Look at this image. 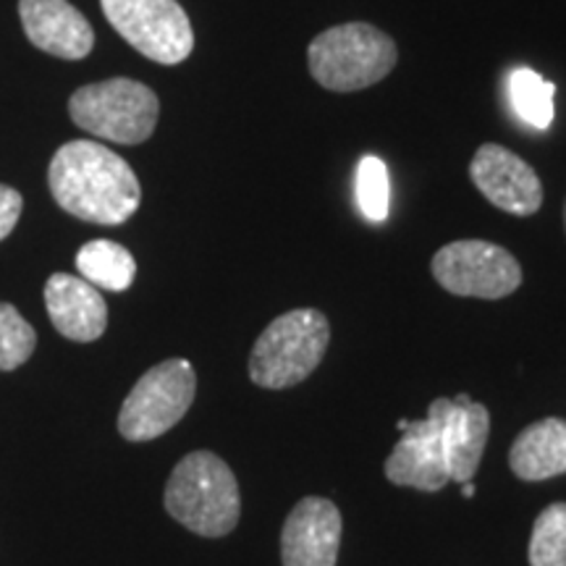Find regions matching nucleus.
<instances>
[{"label":"nucleus","mask_w":566,"mask_h":566,"mask_svg":"<svg viewBox=\"0 0 566 566\" xmlns=\"http://www.w3.org/2000/svg\"><path fill=\"white\" fill-rule=\"evenodd\" d=\"M331 342V325L321 310H292L268 325L250 354L254 386L281 391L292 388L317 370Z\"/></svg>","instance_id":"nucleus-4"},{"label":"nucleus","mask_w":566,"mask_h":566,"mask_svg":"<svg viewBox=\"0 0 566 566\" xmlns=\"http://www.w3.org/2000/svg\"><path fill=\"white\" fill-rule=\"evenodd\" d=\"M509 467L520 480L541 483L566 472V420L546 417L527 424L509 449Z\"/></svg>","instance_id":"nucleus-15"},{"label":"nucleus","mask_w":566,"mask_h":566,"mask_svg":"<svg viewBox=\"0 0 566 566\" xmlns=\"http://www.w3.org/2000/svg\"><path fill=\"white\" fill-rule=\"evenodd\" d=\"M441 420V441L449 480L454 483H472L491 433V415L483 405L472 401L470 396L457 399H436L433 405Z\"/></svg>","instance_id":"nucleus-12"},{"label":"nucleus","mask_w":566,"mask_h":566,"mask_svg":"<svg viewBox=\"0 0 566 566\" xmlns=\"http://www.w3.org/2000/svg\"><path fill=\"white\" fill-rule=\"evenodd\" d=\"M470 179L488 202L512 216H535L543 205V184L535 168L495 142L480 145L470 163Z\"/></svg>","instance_id":"nucleus-9"},{"label":"nucleus","mask_w":566,"mask_h":566,"mask_svg":"<svg viewBox=\"0 0 566 566\" xmlns=\"http://www.w3.org/2000/svg\"><path fill=\"white\" fill-rule=\"evenodd\" d=\"M530 566H566V504H551L535 520L527 548Z\"/></svg>","instance_id":"nucleus-18"},{"label":"nucleus","mask_w":566,"mask_h":566,"mask_svg":"<svg viewBox=\"0 0 566 566\" xmlns=\"http://www.w3.org/2000/svg\"><path fill=\"white\" fill-rule=\"evenodd\" d=\"M21 210H24V200H21V195L13 187L0 184V242L17 229Z\"/></svg>","instance_id":"nucleus-21"},{"label":"nucleus","mask_w":566,"mask_h":566,"mask_svg":"<svg viewBox=\"0 0 566 566\" xmlns=\"http://www.w3.org/2000/svg\"><path fill=\"white\" fill-rule=\"evenodd\" d=\"M69 116L97 139L113 145H142L158 126L160 103L147 84L116 76L76 90L69 101Z\"/></svg>","instance_id":"nucleus-5"},{"label":"nucleus","mask_w":566,"mask_h":566,"mask_svg":"<svg viewBox=\"0 0 566 566\" xmlns=\"http://www.w3.org/2000/svg\"><path fill=\"white\" fill-rule=\"evenodd\" d=\"M399 51L396 42L367 21L331 27L307 48L313 80L331 92H357L384 82L391 74Z\"/></svg>","instance_id":"nucleus-3"},{"label":"nucleus","mask_w":566,"mask_h":566,"mask_svg":"<svg viewBox=\"0 0 566 566\" xmlns=\"http://www.w3.org/2000/svg\"><path fill=\"white\" fill-rule=\"evenodd\" d=\"M401 438L386 459V478L394 485L415 488L422 493H436L451 483L446 470L441 420L436 409H428L424 420H401Z\"/></svg>","instance_id":"nucleus-10"},{"label":"nucleus","mask_w":566,"mask_h":566,"mask_svg":"<svg viewBox=\"0 0 566 566\" xmlns=\"http://www.w3.org/2000/svg\"><path fill=\"white\" fill-rule=\"evenodd\" d=\"M344 522L334 501L302 499L281 533L283 566H336Z\"/></svg>","instance_id":"nucleus-11"},{"label":"nucleus","mask_w":566,"mask_h":566,"mask_svg":"<svg viewBox=\"0 0 566 566\" xmlns=\"http://www.w3.org/2000/svg\"><path fill=\"white\" fill-rule=\"evenodd\" d=\"M19 17L32 45L55 59L82 61L95 48L92 24L69 0H19Z\"/></svg>","instance_id":"nucleus-13"},{"label":"nucleus","mask_w":566,"mask_h":566,"mask_svg":"<svg viewBox=\"0 0 566 566\" xmlns=\"http://www.w3.org/2000/svg\"><path fill=\"white\" fill-rule=\"evenodd\" d=\"M45 304L55 331L71 342H97L108 328L103 294L80 275L53 273L45 283Z\"/></svg>","instance_id":"nucleus-14"},{"label":"nucleus","mask_w":566,"mask_h":566,"mask_svg":"<svg viewBox=\"0 0 566 566\" xmlns=\"http://www.w3.org/2000/svg\"><path fill=\"white\" fill-rule=\"evenodd\" d=\"M433 275L449 294L504 300L522 286V265L504 247L483 239H462L433 254Z\"/></svg>","instance_id":"nucleus-8"},{"label":"nucleus","mask_w":566,"mask_h":566,"mask_svg":"<svg viewBox=\"0 0 566 566\" xmlns=\"http://www.w3.org/2000/svg\"><path fill=\"white\" fill-rule=\"evenodd\" d=\"M166 509L197 535H229L242 514V495L231 467L210 451L184 457L168 478Z\"/></svg>","instance_id":"nucleus-2"},{"label":"nucleus","mask_w":566,"mask_h":566,"mask_svg":"<svg viewBox=\"0 0 566 566\" xmlns=\"http://www.w3.org/2000/svg\"><path fill=\"white\" fill-rule=\"evenodd\" d=\"M76 271L95 289L126 292L137 279V263L124 244L111 239H95L76 252Z\"/></svg>","instance_id":"nucleus-16"},{"label":"nucleus","mask_w":566,"mask_h":566,"mask_svg":"<svg viewBox=\"0 0 566 566\" xmlns=\"http://www.w3.org/2000/svg\"><path fill=\"white\" fill-rule=\"evenodd\" d=\"M197 394L195 367L174 357L155 365L137 380L124 399L118 430L126 441H153L179 424L189 412Z\"/></svg>","instance_id":"nucleus-6"},{"label":"nucleus","mask_w":566,"mask_h":566,"mask_svg":"<svg viewBox=\"0 0 566 566\" xmlns=\"http://www.w3.org/2000/svg\"><path fill=\"white\" fill-rule=\"evenodd\" d=\"M357 202L370 223L388 218V171L386 163L375 155H365L357 168Z\"/></svg>","instance_id":"nucleus-20"},{"label":"nucleus","mask_w":566,"mask_h":566,"mask_svg":"<svg viewBox=\"0 0 566 566\" xmlns=\"http://www.w3.org/2000/svg\"><path fill=\"white\" fill-rule=\"evenodd\" d=\"M105 19L134 51L176 66L195 51V30L179 0H101Z\"/></svg>","instance_id":"nucleus-7"},{"label":"nucleus","mask_w":566,"mask_h":566,"mask_svg":"<svg viewBox=\"0 0 566 566\" xmlns=\"http://www.w3.org/2000/svg\"><path fill=\"white\" fill-rule=\"evenodd\" d=\"M564 229H566V202H564Z\"/></svg>","instance_id":"nucleus-23"},{"label":"nucleus","mask_w":566,"mask_h":566,"mask_svg":"<svg viewBox=\"0 0 566 566\" xmlns=\"http://www.w3.org/2000/svg\"><path fill=\"white\" fill-rule=\"evenodd\" d=\"M462 495H464V499H472V495H475V485L462 483Z\"/></svg>","instance_id":"nucleus-22"},{"label":"nucleus","mask_w":566,"mask_h":566,"mask_svg":"<svg viewBox=\"0 0 566 566\" xmlns=\"http://www.w3.org/2000/svg\"><path fill=\"white\" fill-rule=\"evenodd\" d=\"M554 82H546L533 69H514L509 74V97L522 122L535 129H548L554 122Z\"/></svg>","instance_id":"nucleus-17"},{"label":"nucleus","mask_w":566,"mask_h":566,"mask_svg":"<svg viewBox=\"0 0 566 566\" xmlns=\"http://www.w3.org/2000/svg\"><path fill=\"white\" fill-rule=\"evenodd\" d=\"M53 200L74 218L97 226H122L137 212L142 187L122 155L92 139L59 147L48 168Z\"/></svg>","instance_id":"nucleus-1"},{"label":"nucleus","mask_w":566,"mask_h":566,"mask_svg":"<svg viewBox=\"0 0 566 566\" xmlns=\"http://www.w3.org/2000/svg\"><path fill=\"white\" fill-rule=\"evenodd\" d=\"M38 334L13 304L0 302V370H17L32 357Z\"/></svg>","instance_id":"nucleus-19"}]
</instances>
